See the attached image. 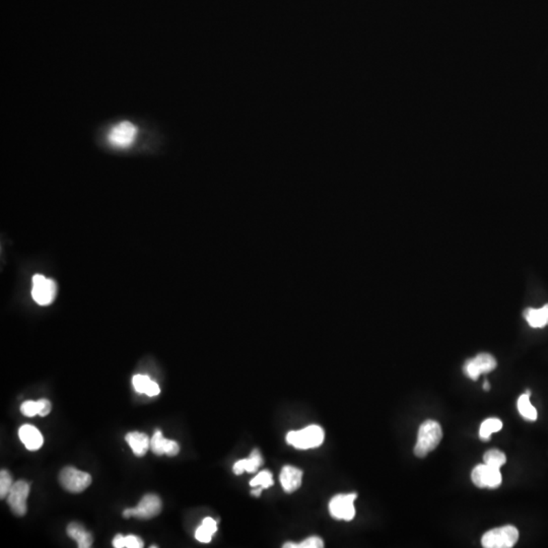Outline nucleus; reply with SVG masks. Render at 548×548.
I'll return each mask as SVG.
<instances>
[{
  "instance_id": "7",
  "label": "nucleus",
  "mask_w": 548,
  "mask_h": 548,
  "mask_svg": "<svg viewBox=\"0 0 548 548\" xmlns=\"http://www.w3.org/2000/svg\"><path fill=\"white\" fill-rule=\"evenodd\" d=\"M357 494L337 495L329 503L330 515L337 520L351 521L355 516Z\"/></svg>"
},
{
  "instance_id": "24",
  "label": "nucleus",
  "mask_w": 548,
  "mask_h": 548,
  "mask_svg": "<svg viewBox=\"0 0 548 548\" xmlns=\"http://www.w3.org/2000/svg\"><path fill=\"white\" fill-rule=\"evenodd\" d=\"M503 427V422L499 418H488L480 425L479 437L482 440H490L492 433H498Z\"/></svg>"
},
{
  "instance_id": "21",
  "label": "nucleus",
  "mask_w": 548,
  "mask_h": 548,
  "mask_svg": "<svg viewBox=\"0 0 548 548\" xmlns=\"http://www.w3.org/2000/svg\"><path fill=\"white\" fill-rule=\"evenodd\" d=\"M217 531V524L213 518H205L195 532V538L200 543H209L213 535Z\"/></svg>"
},
{
  "instance_id": "19",
  "label": "nucleus",
  "mask_w": 548,
  "mask_h": 548,
  "mask_svg": "<svg viewBox=\"0 0 548 548\" xmlns=\"http://www.w3.org/2000/svg\"><path fill=\"white\" fill-rule=\"evenodd\" d=\"M67 535L78 543L80 548H90L93 545V536L82 525L71 523L67 526Z\"/></svg>"
},
{
  "instance_id": "25",
  "label": "nucleus",
  "mask_w": 548,
  "mask_h": 548,
  "mask_svg": "<svg viewBox=\"0 0 548 548\" xmlns=\"http://www.w3.org/2000/svg\"><path fill=\"white\" fill-rule=\"evenodd\" d=\"M505 461H507L505 455L497 449L488 451L484 456V464L490 465L495 468L501 469V467L505 464Z\"/></svg>"
},
{
  "instance_id": "12",
  "label": "nucleus",
  "mask_w": 548,
  "mask_h": 548,
  "mask_svg": "<svg viewBox=\"0 0 548 548\" xmlns=\"http://www.w3.org/2000/svg\"><path fill=\"white\" fill-rule=\"evenodd\" d=\"M150 449L156 455H168L176 456L179 453L180 447L177 442L163 437L162 431H156L150 439Z\"/></svg>"
},
{
  "instance_id": "30",
  "label": "nucleus",
  "mask_w": 548,
  "mask_h": 548,
  "mask_svg": "<svg viewBox=\"0 0 548 548\" xmlns=\"http://www.w3.org/2000/svg\"><path fill=\"white\" fill-rule=\"evenodd\" d=\"M490 383H488V381H486V382H484V390L488 391V390H490Z\"/></svg>"
},
{
  "instance_id": "17",
  "label": "nucleus",
  "mask_w": 548,
  "mask_h": 548,
  "mask_svg": "<svg viewBox=\"0 0 548 548\" xmlns=\"http://www.w3.org/2000/svg\"><path fill=\"white\" fill-rule=\"evenodd\" d=\"M125 440L130 446L132 452L139 457L145 456L150 448V439L145 433L131 431L127 433Z\"/></svg>"
},
{
  "instance_id": "11",
  "label": "nucleus",
  "mask_w": 548,
  "mask_h": 548,
  "mask_svg": "<svg viewBox=\"0 0 548 548\" xmlns=\"http://www.w3.org/2000/svg\"><path fill=\"white\" fill-rule=\"evenodd\" d=\"M471 479L478 488H497L501 484V474L499 468L490 465H477L471 473Z\"/></svg>"
},
{
  "instance_id": "28",
  "label": "nucleus",
  "mask_w": 548,
  "mask_h": 548,
  "mask_svg": "<svg viewBox=\"0 0 548 548\" xmlns=\"http://www.w3.org/2000/svg\"><path fill=\"white\" fill-rule=\"evenodd\" d=\"M14 484L12 474L8 470H1L0 473V498L4 499L8 496Z\"/></svg>"
},
{
  "instance_id": "4",
  "label": "nucleus",
  "mask_w": 548,
  "mask_h": 548,
  "mask_svg": "<svg viewBox=\"0 0 548 548\" xmlns=\"http://www.w3.org/2000/svg\"><path fill=\"white\" fill-rule=\"evenodd\" d=\"M59 481L67 492L80 494L92 484V476L84 471L78 470L75 467H65L61 470Z\"/></svg>"
},
{
  "instance_id": "22",
  "label": "nucleus",
  "mask_w": 548,
  "mask_h": 548,
  "mask_svg": "<svg viewBox=\"0 0 548 548\" xmlns=\"http://www.w3.org/2000/svg\"><path fill=\"white\" fill-rule=\"evenodd\" d=\"M530 394L531 392L528 390L525 394L520 396V398L518 399V410L525 420L535 422L538 418V414H537L536 408L530 402Z\"/></svg>"
},
{
  "instance_id": "2",
  "label": "nucleus",
  "mask_w": 548,
  "mask_h": 548,
  "mask_svg": "<svg viewBox=\"0 0 548 548\" xmlns=\"http://www.w3.org/2000/svg\"><path fill=\"white\" fill-rule=\"evenodd\" d=\"M325 433L319 425H309L300 431H291L287 435V442L300 450L319 447L324 442Z\"/></svg>"
},
{
  "instance_id": "8",
  "label": "nucleus",
  "mask_w": 548,
  "mask_h": 548,
  "mask_svg": "<svg viewBox=\"0 0 548 548\" xmlns=\"http://www.w3.org/2000/svg\"><path fill=\"white\" fill-rule=\"evenodd\" d=\"M137 127L129 121H122L110 130L108 139L110 145L118 149L131 147L137 136Z\"/></svg>"
},
{
  "instance_id": "9",
  "label": "nucleus",
  "mask_w": 548,
  "mask_h": 548,
  "mask_svg": "<svg viewBox=\"0 0 548 548\" xmlns=\"http://www.w3.org/2000/svg\"><path fill=\"white\" fill-rule=\"evenodd\" d=\"M29 494V486L25 480L14 482L10 494L6 497L10 510L14 515L23 517L27 513V501Z\"/></svg>"
},
{
  "instance_id": "10",
  "label": "nucleus",
  "mask_w": 548,
  "mask_h": 548,
  "mask_svg": "<svg viewBox=\"0 0 548 548\" xmlns=\"http://www.w3.org/2000/svg\"><path fill=\"white\" fill-rule=\"evenodd\" d=\"M497 368V361L490 353H479L465 363L463 371L471 380L476 381L480 374L490 373Z\"/></svg>"
},
{
  "instance_id": "26",
  "label": "nucleus",
  "mask_w": 548,
  "mask_h": 548,
  "mask_svg": "<svg viewBox=\"0 0 548 548\" xmlns=\"http://www.w3.org/2000/svg\"><path fill=\"white\" fill-rule=\"evenodd\" d=\"M274 484L272 474L268 470L261 471L250 481L252 488H261L262 490L270 488Z\"/></svg>"
},
{
  "instance_id": "1",
  "label": "nucleus",
  "mask_w": 548,
  "mask_h": 548,
  "mask_svg": "<svg viewBox=\"0 0 548 548\" xmlns=\"http://www.w3.org/2000/svg\"><path fill=\"white\" fill-rule=\"evenodd\" d=\"M443 438L441 425L435 420H425L418 429V441L414 447V454L422 458L435 450Z\"/></svg>"
},
{
  "instance_id": "23",
  "label": "nucleus",
  "mask_w": 548,
  "mask_h": 548,
  "mask_svg": "<svg viewBox=\"0 0 548 548\" xmlns=\"http://www.w3.org/2000/svg\"><path fill=\"white\" fill-rule=\"evenodd\" d=\"M113 547L115 548H141L143 547V540L136 535H116L113 539Z\"/></svg>"
},
{
  "instance_id": "18",
  "label": "nucleus",
  "mask_w": 548,
  "mask_h": 548,
  "mask_svg": "<svg viewBox=\"0 0 548 548\" xmlns=\"http://www.w3.org/2000/svg\"><path fill=\"white\" fill-rule=\"evenodd\" d=\"M132 385L136 392L143 393L147 396H158L160 393V386L145 374H135L132 379Z\"/></svg>"
},
{
  "instance_id": "15",
  "label": "nucleus",
  "mask_w": 548,
  "mask_h": 548,
  "mask_svg": "<svg viewBox=\"0 0 548 548\" xmlns=\"http://www.w3.org/2000/svg\"><path fill=\"white\" fill-rule=\"evenodd\" d=\"M262 463H263V459H262L261 454H260L257 449H255V450L252 451L249 458L237 461L234 467H233V471L237 475H241L243 473H256L258 468L261 466Z\"/></svg>"
},
{
  "instance_id": "13",
  "label": "nucleus",
  "mask_w": 548,
  "mask_h": 548,
  "mask_svg": "<svg viewBox=\"0 0 548 548\" xmlns=\"http://www.w3.org/2000/svg\"><path fill=\"white\" fill-rule=\"evenodd\" d=\"M302 471L297 467L285 466L281 470L279 480H281V486L283 490L287 494L296 492L299 490L300 484H302Z\"/></svg>"
},
{
  "instance_id": "6",
  "label": "nucleus",
  "mask_w": 548,
  "mask_h": 548,
  "mask_svg": "<svg viewBox=\"0 0 548 548\" xmlns=\"http://www.w3.org/2000/svg\"><path fill=\"white\" fill-rule=\"evenodd\" d=\"M56 283L41 274L34 275L32 297L40 306H48L56 296Z\"/></svg>"
},
{
  "instance_id": "20",
  "label": "nucleus",
  "mask_w": 548,
  "mask_h": 548,
  "mask_svg": "<svg viewBox=\"0 0 548 548\" xmlns=\"http://www.w3.org/2000/svg\"><path fill=\"white\" fill-rule=\"evenodd\" d=\"M527 323L532 328H543L548 325V304L540 309L528 308L524 312Z\"/></svg>"
},
{
  "instance_id": "3",
  "label": "nucleus",
  "mask_w": 548,
  "mask_h": 548,
  "mask_svg": "<svg viewBox=\"0 0 548 548\" xmlns=\"http://www.w3.org/2000/svg\"><path fill=\"white\" fill-rule=\"evenodd\" d=\"M519 539V531L511 525L488 531L482 536V547L486 548H511Z\"/></svg>"
},
{
  "instance_id": "5",
  "label": "nucleus",
  "mask_w": 548,
  "mask_h": 548,
  "mask_svg": "<svg viewBox=\"0 0 548 548\" xmlns=\"http://www.w3.org/2000/svg\"><path fill=\"white\" fill-rule=\"evenodd\" d=\"M162 511V501L156 495H147L139 501V505L123 512V517L136 518V519L150 520L156 517Z\"/></svg>"
},
{
  "instance_id": "29",
  "label": "nucleus",
  "mask_w": 548,
  "mask_h": 548,
  "mask_svg": "<svg viewBox=\"0 0 548 548\" xmlns=\"http://www.w3.org/2000/svg\"><path fill=\"white\" fill-rule=\"evenodd\" d=\"M254 490H252L251 494L253 495L254 497H259L260 494H261L262 488H253Z\"/></svg>"
},
{
  "instance_id": "16",
  "label": "nucleus",
  "mask_w": 548,
  "mask_h": 548,
  "mask_svg": "<svg viewBox=\"0 0 548 548\" xmlns=\"http://www.w3.org/2000/svg\"><path fill=\"white\" fill-rule=\"evenodd\" d=\"M52 404L48 399L42 398L38 401H25L21 405V412L25 416L33 418L35 416H46L50 414Z\"/></svg>"
},
{
  "instance_id": "14",
  "label": "nucleus",
  "mask_w": 548,
  "mask_h": 548,
  "mask_svg": "<svg viewBox=\"0 0 548 548\" xmlns=\"http://www.w3.org/2000/svg\"><path fill=\"white\" fill-rule=\"evenodd\" d=\"M19 437L29 451H37L43 446V436L33 425H25L21 427L19 429Z\"/></svg>"
},
{
  "instance_id": "27",
  "label": "nucleus",
  "mask_w": 548,
  "mask_h": 548,
  "mask_svg": "<svg viewBox=\"0 0 548 548\" xmlns=\"http://www.w3.org/2000/svg\"><path fill=\"white\" fill-rule=\"evenodd\" d=\"M285 548H321L324 547V543L318 536H311L300 543H287L283 545Z\"/></svg>"
}]
</instances>
